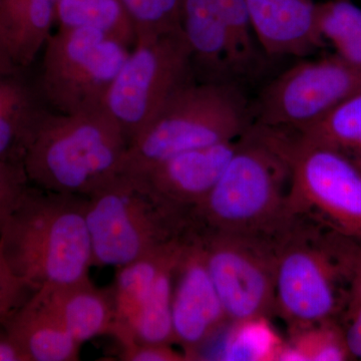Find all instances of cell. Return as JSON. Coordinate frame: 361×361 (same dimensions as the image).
Wrapping results in <instances>:
<instances>
[{
    "instance_id": "obj_1",
    "label": "cell",
    "mask_w": 361,
    "mask_h": 361,
    "mask_svg": "<svg viewBox=\"0 0 361 361\" xmlns=\"http://www.w3.org/2000/svg\"><path fill=\"white\" fill-rule=\"evenodd\" d=\"M291 171L276 130L253 123L215 186L191 212L199 231L279 236L293 219Z\"/></svg>"
},
{
    "instance_id": "obj_2",
    "label": "cell",
    "mask_w": 361,
    "mask_h": 361,
    "mask_svg": "<svg viewBox=\"0 0 361 361\" xmlns=\"http://www.w3.org/2000/svg\"><path fill=\"white\" fill-rule=\"evenodd\" d=\"M0 254L33 292L90 277L87 197L28 185L4 226Z\"/></svg>"
},
{
    "instance_id": "obj_3",
    "label": "cell",
    "mask_w": 361,
    "mask_h": 361,
    "mask_svg": "<svg viewBox=\"0 0 361 361\" xmlns=\"http://www.w3.org/2000/svg\"><path fill=\"white\" fill-rule=\"evenodd\" d=\"M127 139L106 106L82 113H51L23 159L32 186L89 197L122 174Z\"/></svg>"
},
{
    "instance_id": "obj_4",
    "label": "cell",
    "mask_w": 361,
    "mask_h": 361,
    "mask_svg": "<svg viewBox=\"0 0 361 361\" xmlns=\"http://www.w3.org/2000/svg\"><path fill=\"white\" fill-rule=\"evenodd\" d=\"M252 125V99L245 85L194 78L129 142L123 173L142 174L178 154L235 141Z\"/></svg>"
},
{
    "instance_id": "obj_5",
    "label": "cell",
    "mask_w": 361,
    "mask_h": 361,
    "mask_svg": "<svg viewBox=\"0 0 361 361\" xmlns=\"http://www.w3.org/2000/svg\"><path fill=\"white\" fill-rule=\"evenodd\" d=\"M349 304V283L336 232L293 216L278 238L274 315L288 334L319 323L341 322Z\"/></svg>"
},
{
    "instance_id": "obj_6",
    "label": "cell",
    "mask_w": 361,
    "mask_h": 361,
    "mask_svg": "<svg viewBox=\"0 0 361 361\" xmlns=\"http://www.w3.org/2000/svg\"><path fill=\"white\" fill-rule=\"evenodd\" d=\"M191 212L164 200L139 176H116L87 197L92 266L121 267L182 238Z\"/></svg>"
},
{
    "instance_id": "obj_7",
    "label": "cell",
    "mask_w": 361,
    "mask_h": 361,
    "mask_svg": "<svg viewBox=\"0 0 361 361\" xmlns=\"http://www.w3.org/2000/svg\"><path fill=\"white\" fill-rule=\"evenodd\" d=\"M129 47L92 27H58L35 63L37 80L54 113L104 108Z\"/></svg>"
},
{
    "instance_id": "obj_8",
    "label": "cell",
    "mask_w": 361,
    "mask_h": 361,
    "mask_svg": "<svg viewBox=\"0 0 361 361\" xmlns=\"http://www.w3.org/2000/svg\"><path fill=\"white\" fill-rule=\"evenodd\" d=\"M290 165L291 216L361 242V170L334 149L275 130Z\"/></svg>"
},
{
    "instance_id": "obj_9",
    "label": "cell",
    "mask_w": 361,
    "mask_h": 361,
    "mask_svg": "<svg viewBox=\"0 0 361 361\" xmlns=\"http://www.w3.org/2000/svg\"><path fill=\"white\" fill-rule=\"evenodd\" d=\"M194 78L191 51L182 28L139 39L114 80L104 106L130 142Z\"/></svg>"
},
{
    "instance_id": "obj_10",
    "label": "cell",
    "mask_w": 361,
    "mask_h": 361,
    "mask_svg": "<svg viewBox=\"0 0 361 361\" xmlns=\"http://www.w3.org/2000/svg\"><path fill=\"white\" fill-rule=\"evenodd\" d=\"M360 90L361 71L334 52L317 59H300L252 99L253 123L299 132Z\"/></svg>"
},
{
    "instance_id": "obj_11",
    "label": "cell",
    "mask_w": 361,
    "mask_h": 361,
    "mask_svg": "<svg viewBox=\"0 0 361 361\" xmlns=\"http://www.w3.org/2000/svg\"><path fill=\"white\" fill-rule=\"evenodd\" d=\"M191 230L200 240L228 322L272 317L279 237Z\"/></svg>"
},
{
    "instance_id": "obj_12",
    "label": "cell",
    "mask_w": 361,
    "mask_h": 361,
    "mask_svg": "<svg viewBox=\"0 0 361 361\" xmlns=\"http://www.w3.org/2000/svg\"><path fill=\"white\" fill-rule=\"evenodd\" d=\"M172 324L175 344L187 360L229 325L224 308L207 269L200 240L192 230L176 263L173 278Z\"/></svg>"
},
{
    "instance_id": "obj_13",
    "label": "cell",
    "mask_w": 361,
    "mask_h": 361,
    "mask_svg": "<svg viewBox=\"0 0 361 361\" xmlns=\"http://www.w3.org/2000/svg\"><path fill=\"white\" fill-rule=\"evenodd\" d=\"M239 139L178 154L137 176L164 200L192 211L219 180Z\"/></svg>"
},
{
    "instance_id": "obj_14",
    "label": "cell",
    "mask_w": 361,
    "mask_h": 361,
    "mask_svg": "<svg viewBox=\"0 0 361 361\" xmlns=\"http://www.w3.org/2000/svg\"><path fill=\"white\" fill-rule=\"evenodd\" d=\"M261 49L270 58H310L325 47L314 0H245Z\"/></svg>"
},
{
    "instance_id": "obj_15",
    "label": "cell",
    "mask_w": 361,
    "mask_h": 361,
    "mask_svg": "<svg viewBox=\"0 0 361 361\" xmlns=\"http://www.w3.org/2000/svg\"><path fill=\"white\" fill-rule=\"evenodd\" d=\"M51 113L35 65L0 68V160L23 164L33 137Z\"/></svg>"
},
{
    "instance_id": "obj_16",
    "label": "cell",
    "mask_w": 361,
    "mask_h": 361,
    "mask_svg": "<svg viewBox=\"0 0 361 361\" xmlns=\"http://www.w3.org/2000/svg\"><path fill=\"white\" fill-rule=\"evenodd\" d=\"M37 292L78 343L113 336L116 311L111 287L97 288L87 277L73 283L42 287Z\"/></svg>"
},
{
    "instance_id": "obj_17",
    "label": "cell",
    "mask_w": 361,
    "mask_h": 361,
    "mask_svg": "<svg viewBox=\"0 0 361 361\" xmlns=\"http://www.w3.org/2000/svg\"><path fill=\"white\" fill-rule=\"evenodd\" d=\"M30 361L80 360L78 343L37 291L2 322Z\"/></svg>"
},
{
    "instance_id": "obj_18",
    "label": "cell",
    "mask_w": 361,
    "mask_h": 361,
    "mask_svg": "<svg viewBox=\"0 0 361 361\" xmlns=\"http://www.w3.org/2000/svg\"><path fill=\"white\" fill-rule=\"evenodd\" d=\"M180 28L191 51L197 80L240 84L224 26L211 0H183Z\"/></svg>"
},
{
    "instance_id": "obj_19",
    "label": "cell",
    "mask_w": 361,
    "mask_h": 361,
    "mask_svg": "<svg viewBox=\"0 0 361 361\" xmlns=\"http://www.w3.org/2000/svg\"><path fill=\"white\" fill-rule=\"evenodd\" d=\"M151 252L129 264L116 268V279L111 285L115 303L116 324L113 336L121 345L135 341V332L157 274L180 240Z\"/></svg>"
},
{
    "instance_id": "obj_20",
    "label": "cell",
    "mask_w": 361,
    "mask_h": 361,
    "mask_svg": "<svg viewBox=\"0 0 361 361\" xmlns=\"http://www.w3.org/2000/svg\"><path fill=\"white\" fill-rule=\"evenodd\" d=\"M295 134L303 141L341 154L361 170V90Z\"/></svg>"
},
{
    "instance_id": "obj_21",
    "label": "cell",
    "mask_w": 361,
    "mask_h": 361,
    "mask_svg": "<svg viewBox=\"0 0 361 361\" xmlns=\"http://www.w3.org/2000/svg\"><path fill=\"white\" fill-rule=\"evenodd\" d=\"M217 11L229 44L235 75L245 85L264 66L266 54L259 44L245 0H211Z\"/></svg>"
},
{
    "instance_id": "obj_22",
    "label": "cell",
    "mask_w": 361,
    "mask_h": 361,
    "mask_svg": "<svg viewBox=\"0 0 361 361\" xmlns=\"http://www.w3.org/2000/svg\"><path fill=\"white\" fill-rule=\"evenodd\" d=\"M59 27H92L133 49L134 25L118 0H59Z\"/></svg>"
},
{
    "instance_id": "obj_23",
    "label": "cell",
    "mask_w": 361,
    "mask_h": 361,
    "mask_svg": "<svg viewBox=\"0 0 361 361\" xmlns=\"http://www.w3.org/2000/svg\"><path fill=\"white\" fill-rule=\"evenodd\" d=\"M268 317H256L229 323L218 349L205 360H277L284 341L273 329Z\"/></svg>"
},
{
    "instance_id": "obj_24",
    "label": "cell",
    "mask_w": 361,
    "mask_h": 361,
    "mask_svg": "<svg viewBox=\"0 0 361 361\" xmlns=\"http://www.w3.org/2000/svg\"><path fill=\"white\" fill-rule=\"evenodd\" d=\"M185 237L169 254L157 274L133 342L175 344L172 324L173 278Z\"/></svg>"
},
{
    "instance_id": "obj_25",
    "label": "cell",
    "mask_w": 361,
    "mask_h": 361,
    "mask_svg": "<svg viewBox=\"0 0 361 361\" xmlns=\"http://www.w3.org/2000/svg\"><path fill=\"white\" fill-rule=\"evenodd\" d=\"M59 0H23L9 45L8 59L18 68L35 65L56 21Z\"/></svg>"
},
{
    "instance_id": "obj_26",
    "label": "cell",
    "mask_w": 361,
    "mask_h": 361,
    "mask_svg": "<svg viewBox=\"0 0 361 361\" xmlns=\"http://www.w3.org/2000/svg\"><path fill=\"white\" fill-rule=\"evenodd\" d=\"M316 21L325 44L355 70L361 71V9L348 0L317 4Z\"/></svg>"
},
{
    "instance_id": "obj_27",
    "label": "cell",
    "mask_w": 361,
    "mask_h": 361,
    "mask_svg": "<svg viewBox=\"0 0 361 361\" xmlns=\"http://www.w3.org/2000/svg\"><path fill=\"white\" fill-rule=\"evenodd\" d=\"M341 322L331 320L296 330L284 341L277 360H351Z\"/></svg>"
},
{
    "instance_id": "obj_28",
    "label": "cell",
    "mask_w": 361,
    "mask_h": 361,
    "mask_svg": "<svg viewBox=\"0 0 361 361\" xmlns=\"http://www.w3.org/2000/svg\"><path fill=\"white\" fill-rule=\"evenodd\" d=\"M129 16L135 42L180 30L183 0H118Z\"/></svg>"
},
{
    "instance_id": "obj_29",
    "label": "cell",
    "mask_w": 361,
    "mask_h": 361,
    "mask_svg": "<svg viewBox=\"0 0 361 361\" xmlns=\"http://www.w3.org/2000/svg\"><path fill=\"white\" fill-rule=\"evenodd\" d=\"M28 185L23 164L0 160V237Z\"/></svg>"
},
{
    "instance_id": "obj_30",
    "label": "cell",
    "mask_w": 361,
    "mask_h": 361,
    "mask_svg": "<svg viewBox=\"0 0 361 361\" xmlns=\"http://www.w3.org/2000/svg\"><path fill=\"white\" fill-rule=\"evenodd\" d=\"M33 291L16 276L0 254V322L25 302Z\"/></svg>"
},
{
    "instance_id": "obj_31",
    "label": "cell",
    "mask_w": 361,
    "mask_h": 361,
    "mask_svg": "<svg viewBox=\"0 0 361 361\" xmlns=\"http://www.w3.org/2000/svg\"><path fill=\"white\" fill-rule=\"evenodd\" d=\"M121 346V360L125 361H187L185 353L176 350L173 344L130 342Z\"/></svg>"
},
{
    "instance_id": "obj_32",
    "label": "cell",
    "mask_w": 361,
    "mask_h": 361,
    "mask_svg": "<svg viewBox=\"0 0 361 361\" xmlns=\"http://www.w3.org/2000/svg\"><path fill=\"white\" fill-rule=\"evenodd\" d=\"M344 338L353 360H361V304L349 305L341 319Z\"/></svg>"
},
{
    "instance_id": "obj_33",
    "label": "cell",
    "mask_w": 361,
    "mask_h": 361,
    "mask_svg": "<svg viewBox=\"0 0 361 361\" xmlns=\"http://www.w3.org/2000/svg\"><path fill=\"white\" fill-rule=\"evenodd\" d=\"M0 361H30L25 351L7 334L0 337Z\"/></svg>"
}]
</instances>
